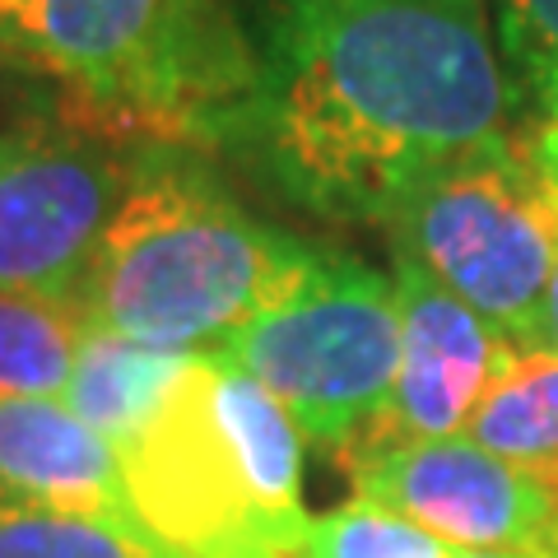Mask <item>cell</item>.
<instances>
[{"label":"cell","instance_id":"15","mask_svg":"<svg viewBox=\"0 0 558 558\" xmlns=\"http://www.w3.org/2000/svg\"><path fill=\"white\" fill-rule=\"evenodd\" d=\"M307 558H461L447 539L428 535L373 498H349L307 521Z\"/></svg>","mask_w":558,"mask_h":558},{"label":"cell","instance_id":"8","mask_svg":"<svg viewBox=\"0 0 558 558\" xmlns=\"http://www.w3.org/2000/svg\"><path fill=\"white\" fill-rule=\"evenodd\" d=\"M359 498L400 512L461 554L508 549L549 558L558 494L465 433L381 447L344 465Z\"/></svg>","mask_w":558,"mask_h":558},{"label":"cell","instance_id":"14","mask_svg":"<svg viewBox=\"0 0 558 558\" xmlns=\"http://www.w3.org/2000/svg\"><path fill=\"white\" fill-rule=\"evenodd\" d=\"M0 558H172L131 526L0 494Z\"/></svg>","mask_w":558,"mask_h":558},{"label":"cell","instance_id":"13","mask_svg":"<svg viewBox=\"0 0 558 558\" xmlns=\"http://www.w3.org/2000/svg\"><path fill=\"white\" fill-rule=\"evenodd\" d=\"M89 326L75 307L0 289V400L65 396Z\"/></svg>","mask_w":558,"mask_h":558},{"label":"cell","instance_id":"17","mask_svg":"<svg viewBox=\"0 0 558 558\" xmlns=\"http://www.w3.org/2000/svg\"><path fill=\"white\" fill-rule=\"evenodd\" d=\"M545 349H554V354H558V266H554L549 299H545Z\"/></svg>","mask_w":558,"mask_h":558},{"label":"cell","instance_id":"5","mask_svg":"<svg viewBox=\"0 0 558 558\" xmlns=\"http://www.w3.org/2000/svg\"><path fill=\"white\" fill-rule=\"evenodd\" d=\"M442 289L494 322L521 354L545 349V299L558 266V172L535 126L461 154L387 223Z\"/></svg>","mask_w":558,"mask_h":558},{"label":"cell","instance_id":"9","mask_svg":"<svg viewBox=\"0 0 558 558\" xmlns=\"http://www.w3.org/2000/svg\"><path fill=\"white\" fill-rule=\"evenodd\" d=\"M391 284L400 307V368L387 396V410L354 447L340 451V470L381 447L451 438L465 433L470 414L488 387L508 373L521 349L484 322L475 307L442 289L414 256L391 252Z\"/></svg>","mask_w":558,"mask_h":558},{"label":"cell","instance_id":"18","mask_svg":"<svg viewBox=\"0 0 558 558\" xmlns=\"http://www.w3.org/2000/svg\"><path fill=\"white\" fill-rule=\"evenodd\" d=\"M461 558H535V554H508V549H480V554H461Z\"/></svg>","mask_w":558,"mask_h":558},{"label":"cell","instance_id":"3","mask_svg":"<svg viewBox=\"0 0 558 558\" xmlns=\"http://www.w3.org/2000/svg\"><path fill=\"white\" fill-rule=\"evenodd\" d=\"M0 51L117 145L229 149L256 51L223 0H0Z\"/></svg>","mask_w":558,"mask_h":558},{"label":"cell","instance_id":"7","mask_svg":"<svg viewBox=\"0 0 558 558\" xmlns=\"http://www.w3.org/2000/svg\"><path fill=\"white\" fill-rule=\"evenodd\" d=\"M80 121L0 131V289L80 312L98 238L117 215L131 154Z\"/></svg>","mask_w":558,"mask_h":558},{"label":"cell","instance_id":"16","mask_svg":"<svg viewBox=\"0 0 558 558\" xmlns=\"http://www.w3.org/2000/svg\"><path fill=\"white\" fill-rule=\"evenodd\" d=\"M498 38L517 108L558 121V0H498Z\"/></svg>","mask_w":558,"mask_h":558},{"label":"cell","instance_id":"12","mask_svg":"<svg viewBox=\"0 0 558 558\" xmlns=\"http://www.w3.org/2000/svg\"><path fill=\"white\" fill-rule=\"evenodd\" d=\"M494 457L512 461L539 484L558 494V354L554 349H526L508 363L488 396L475 405L465 424Z\"/></svg>","mask_w":558,"mask_h":558},{"label":"cell","instance_id":"6","mask_svg":"<svg viewBox=\"0 0 558 558\" xmlns=\"http://www.w3.org/2000/svg\"><path fill=\"white\" fill-rule=\"evenodd\" d=\"M260 381L299 433L340 457L387 410L400 368L396 284L349 252L322 247L303 284L219 349Z\"/></svg>","mask_w":558,"mask_h":558},{"label":"cell","instance_id":"11","mask_svg":"<svg viewBox=\"0 0 558 558\" xmlns=\"http://www.w3.org/2000/svg\"><path fill=\"white\" fill-rule=\"evenodd\" d=\"M186 359L191 354H163V349H145V344L89 330L61 400L117 451L159 410V400L186 368Z\"/></svg>","mask_w":558,"mask_h":558},{"label":"cell","instance_id":"10","mask_svg":"<svg viewBox=\"0 0 558 558\" xmlns=\"http://www.w3.org/2000/svg\"><path fill=\"white\" fill-rule=\"evenodd\" d=\"M0 494L140 531L117 451L57 396L0 400Z\"/></svg>","mask_w":558,"mask_h":558},{"label":"cell","instance_id":"1","mask_svg":"<svg viewBox=\"0 0 558 558\" xmlns=\"http://www.w3.org/2000/svg\"><path fill=\"white\" fill-rule=\"evenodd\" d=\"M512 108L484 0H275L229 149L307 215L387 229Z\"/></svg>","mask_w":558,"mask_h":558},{"label":"cell","instance_id":"2","mask_svg":"<svg viewBox=\"0 0 558 558\" xmlns=\"http://www.w3.org/2000/svg\"><path fill=\"white\" fill-rule=\"evenodd\" d=\"M317 256V242L252 219L196 149L135 145L80 317L89 330L163 354H219L247 322L289 299Z\"/></svg>","mask_w":558,"mask_h":558},{"label":"cell","instance_id":"4","mask_svg":"<svg viewBox=\"0 0 558 558\" xmlns=\"http://www.w3.org/2000/svg\"><path fill=\"white\" fill-rule=\"evenodd\" d=\"M117 465L140 531L172 558H307L299 424L223 354L186 359Z\"/></svg>","mask_w":558,"mask_h":558}]
</instances>
